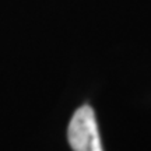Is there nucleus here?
Here are the masks:
<instances>
[{
	"label": "nucleus",
	"mask_w": 151,
	"mask_h": 151,
	"mask_svg": "<svg viewBox=\"0 0 151 151\" xmlns=\"http://www.w3.org/2000/svg\"><path fill=\"white\" fill-rule=\"evenodd\" d=\"M67 137L73 151H104L91 106L84 105L76 111L69 124Z\"/></svg>",
	"instance_id": "obj_1"
}]
</instances>
